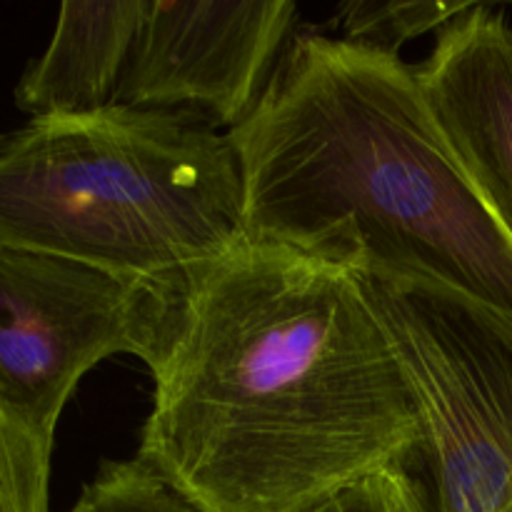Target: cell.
I'll return each mask as SVG.
<instances>
[{
  "label": "cell",
  "mask_w": 512,
  "mask_h": 512,
  "mask_svg": "<svg viewBox=\"0 0 512 512\" xmlns=\"http://www.w3.org/2000/svg\"><path fill=\"white\" fill-rule=\"evenodd\" d=\"M248 240L228 133L110 105L0 133V245L178 285Z\"/></svg>",
  "instance_id": "cell-3"
},
{
  "label": "cell",
  "mask_w": 512,
  "mask_h": 512,
  "mask_svg": "<svg viewBox=\"0 0 512 512\" xmlns=\"http://www.w3.org/2000/svg\"><path fill=\"white\" fill-rule=\"evenodd\" d=\"M138 458L205 512H308L418 433L403 358L353 270L260 240L175 290Z\"/></svg>",
  "instance_id": "cell-1"
},
{
  "label": "cell",
  "mask_w": 512,
  "mask_h": 512,
  "mask_svg": "<svg viewBox=\"0 0 512 512\" xmlns=\"http://www.w3.org/2000/svg\"><path fill=\"white\" fill-rule=\"evenodd\" d=\"M180 285V283H178ZM178 285H155L0 245V405L53 450L83 375L113 355L148 368L165 348Z\"/></svg>",
  "instance_id": "cell-5"
},
{
  "label": "cell",
  "mask_w": 512,
  "mask_h": 512,
  "mask_svg": "<svg viewBox=\"0 0 512 512\" xmlns=\"http://www.w3.org/2000/svg\"><path fill=\"white\" fill-rule=\"evenodd\" d=\"M468 8L470 3H438V0H415V3L353 0L340 5L333 25L343 30V40L398 55L405 43L433 30L440 33L450 20Z\"/></svg>",
  "instance_id": "cell-9"
},
{
  "label": "cell",
  "mask_w": 512,
  "mask_h": 512,
  "mask_svg": "<svg viewBox=\"0 0 512 512\" xmlns=\"http://www.w3.org/2000/svg\"><path fill=\"white\" fill-rule=\"evenodd\" d=\"M295 13L288 0H145L115 105L185 110L233 130L263 95Z\"/></svg>",
  "instance_id": "cell-6"
},
{
  "label": "cell",
  "mask_w": 512,
  "mask_h": 512,
  "mask_svg": "<svg viewBox=\"0 0 512 512\" xmlns=\"http://www.w3.org/2000/svg\"><path fill=\"white\" fill-rule=\"evenodd\" d=\"M455 160L512 240V25L470 3L413 65Z\"/></svg>",
  "instance_id": "cell-7"
},
{
  "label": "cell",
  "mask_w": 512,
  "mask_h": 512,
  "mask_svg": "<svg viewBox=\"0 0 512 512\" xmlns=\"http://www.w3.org/2000/svg\"><path fill=\"white\" fill-rule=\"evenodd\" d=\"M360 280L420 408L385 470L400 512H512V315L430 280Z\"/></svg>",
  "instance_id": "cell-4"
},
{
  "label": "cell",
  "mask_w": 512,
  "mask_h": 512,
  "mask_svg": "<svg viewBox=\"0 0 512 512\" xmlns=\"http://www.w3.org/2000/svg\"><path fill=\"white\" fill-rule=\"evenodd\" d=\"M68 512H205L140 458L103 463Z\"/></svg>",
  "instance_id": "cell-10"
},
{
  "label": "cell",
  "mask_w": 512,
  "mask_h": 512,
  "mask_svg": "<svg viewBox=\"0 0 512 512\" xmlns=\"http://www.w3.org/2000/svg\"><path fill=\"white\" fill-rule=\"evenodd\" d=\"M145 0L63 3L45 53L15 88L30 118H70L115 105Z\"/></svg>",
  "instance_id": "cell-8"
},
{
  "label": "cell",
  "mask_w": 512,
  "mask_h": 512,
  "mask_svg": "<svg viewBox=\"0 0 512 512\" xmlns=\"http://www.w3.org/2000/svg\"><path fill=\"white\" fill-rule=\"evenodd\" d=\"M308 512H400V508L388 473H380L333 495Z\"/></svg>",
  "instance_id": "cell-12"
},
{
  "label": "cell",
  "mask_w": 512,
  "mask_h": 512,
  "mask_svg": "<svg viewBox=\"0 0 512 512\" xmlns=\"http://www.w3.org/2000/svg\"><path fill=\"white\" fill-rule=\"evenodd\" d=\"M50 455L0 405V512H48Z\"/></svg>",
  "instance_id": "cell-11"
},
{
  "label": "cell",
  "mask_w": 512,
  "mask_h": 512,
  "mask_svg": "<svg viewBox=\"0 0 512 512\" xmlns=\"http://www.w3.org/2000/svg\"><path fill=\"white\" fill-rule=\"evenodd\" d=\"M228 138L250 240L355 275L430 280L512 315V240L400 55L298 35Z\"/></svg>",
  "instance_id": "cell-2"
}]
</instances>
